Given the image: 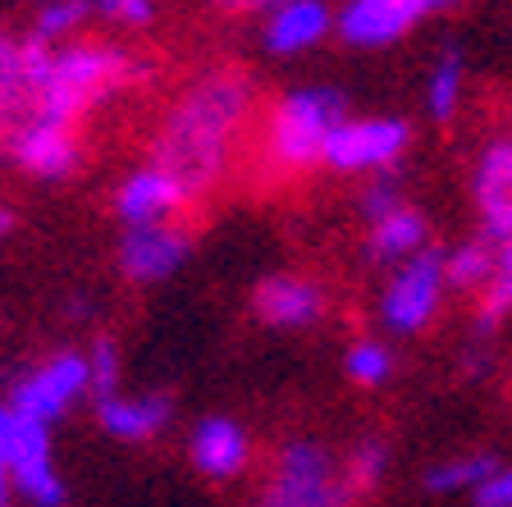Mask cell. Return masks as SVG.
<instances>
[{
	"mask_svg": "<svg viewBox=\"0 0 512 507\" xmlns=\"http://www.w3.org/2000/svg\"><path fill=\"white\" fill-rule=\"evenodd\" d=\"M215 5H220V10H275L279 0H215Z\"/></svg>",
	"mask_w": 512,
	"mask_h": 507,
	"instance_id": "cell-31",
	"label": "cell"
},
{
	"mask_svg": "<svg viewBox=\"0 0 512 507\" xmlns=\"http://www.w3.org/2000/svg\"><path fill=\"white\" fill-rule=\"evenodd\" d=\"M458 0H348L339 14H334V32H339L348 46H394L403 42L416 23H426L430 14L453 10Z\"/></svg>",
	"mask_w": 512,
	"mask_h": 507,
	"instance_id": "cell-8",
	"label": "cell"
},
{
	"mask_svg": "<svg viewBox=\"0 0 512 507\" xmlns=\"http://www.w3.org/2000/svg\"><path fill=\"white\" fill-rule=\"evenodd\" d=\"M343 370H348V380L357 389H380L394 375V352L384 343H375V338H357L348 348V357H343Z\"/></svg>",
	"mask_w": 512,
	"mask_h": 507,
	"instance_id": "cell-24",
	"label": "cell"
},
{
	"mask_svg": "<svg viewBox=\"0 0 512 507\" xmlns=\"http://www.w3.org/2000/svg\"><path fill=\"white\" fill-rule=\"evenodd\" d=\"M192 252V238L179 224L160 220V224H142V229H128L124 243H119V270L133 284H160L170 279Z\"/></svg>",
	"mask_w": 512,
	"mask_h": 507,
	"instance_id": "cell-11",
	"label": "cell"
},
{
	"mask_svg": "<svg viewBox=\"0 0 512 507\" xmlns=\"http://www.w3.org/2000/svg\"><path fill=\"white\" fill-rule=\"evenodd\" d=\"M10 498H14V480H10V471L0 466V507H10Z\"/></svg>",
	"mask_w": 512,
	"mask_h": 507,
	"instance_id": "cell-32",
	"label": "cell"
},
{
	"mask_svg": "<svg viewBox=\"0 0 512 507\" xmlns=\"http://www.w3.org/2000/svg\"><path fill=\"white\" fill-rule=\"evenodd\" d=\"M179 206H188L183 188L170 179V174H165V169H156V165L133 169V174L119 183V192H115V215L128 224V229L170 220Z\"/></svg>",
	"mask_w": 512,
	"mask_h": 507,
	"instance_id": "cell-15",
	"label": "cell"
},
{
	"mask_svg": "<svg viewBox=\"0 0 512 507\" xmlns=\"http://www.w3.org/2000/svg\"><path fill=\"white\" fill-rule=\"evenodd\" d=\"M426 238H430V224L426 215L416 211V206H398L394 215H384V220L371 224V233H366V256H371L375 265H403L412 261L416 252H426Z\"/></svg>",
	"mask_w": 512,
	"mask_h": 507,
	"instance_id": "cell-18",
	"label": "cell"
},
{
	"mask_svg": "<svg viewBox=\"0 0 512 507\" xmlns=\"http://www.w3.org/2000/svg\"><path fill=\"white\" fill-rule=\"evenodd\" d=\"M92 10H96L92 0H46L42 10H37V23H32V37H37V42H46V46L64 42L69 32L83 28Z\"/></svg>",
	"mask_w": 512,
	"mask_h": 507,
	"instance_id": "cell-25",
	"label": "cell"
},
{
	"mask_svg": "<svg viewBox=\"0 0 512 507\" xmlns=\"http://www.w3.org/2000/svg\"><path fill=\"white\" fill-rule=\"evenodd\" d=\"M10 229H14V211H5V206H0V238H5Z\"/></svg>",
	"mask_w": 512,
	"mask_h": 507,
	"instance_id": "cell-33",
	"label": "cell"
},
{
	"mask_svg": "<svg viewBox=\"0 0 512 507\" xmlns=\"http://www.w3.org/2000/svg\"><path fill=\"white\" fill-rule=\"evenodd\" d=\"M398 206H407L403 201V183H398V174H375L371 183L362 188V197H357V211H362V220L366 224H375V220H384V215H394Z\"/></svg>",
	"mask_w": 512,
	"mask_h": 507,
	"instance_id": "cell-26",
	"label": "cell"
},
{
	"mask_svg": "<svg viewBox=\"0 0 512 507\" xmlns=\"http://www.w3.org/2000/svg\"><path fill=\"white\" fill-rule=\"evenodd\" d=\"M256 507H348L339 462L330 457V448L316 444V439L284 444Z\"/></svg>",
	"mask_w": 512,
	"mask_h": 507,
	"instance_id": "cell-4",
	"label": "cell"
},
{
	"mask_svg": "<svg viewBox=\"0 0 512 507\" xmlns=\"http://www.w3.org/2000/svg\"><path fill=\"white\" fill-rule=\"evenodd\" d=\"M92 393V375H87V352H55L46 366L28 370L10 389V407L28 421H60L78 398Z\"/></svg>",
	"mask_w": 512,
	"mask_h": 507,
	"instance_id": "cell-7",
	"label": "cell"
},
{
	"mask_svg": "<svg viewBox=\"0 0 512 507\" xmlns=\"http://www.w3.org/2000/svg\"><path fill=\"white\" fill-rule=\"evenodd\" d=\"M334 28V10L325 0H279L266 14V51L270 55H298L325 42Z\"/></svg>",
	"mask_w": 512,
	"mask_h": 507,
	"instance_id": "cell-17",
	"label": "cell"
},
{
	"mask_svg": "<svg viewBox=\"0 0 512 507\" xmlns=\"http://www.w3.org/2000/svg\"><path fill=\"white\" fill-rule=\"evenodd\" d=\"M499 270V247L490 238H471V243L444 252V284L448 288H467V293H480V288L494 279Z\"/></svg>",
	"mask_w": 512,
	"mask_h": 507,
	"instance_id": "cell-19",
	"label": "cell"
},
{
	"mask_svg": "<svg viewBox=\"0 0 512 507\" xmlns=\"http://www.w3.org/2000/svg\"><path fill=\"white\" fill-rule=\"evenodd\" d=\"M87 375H92V398H110L119 393V343L115 338H96L87 348Z\"/></svg>",
	"mask_w": 512,
	"mask_h": 507,
	"instance_id": "cell-27",
	"label": "cell"
},
{
	"mask_svg": "<svg viewBox=\"0 0 512 507\" xmlns=\"http://www.w3.org/2000/svg\"><path fill=\"white\" fill-rule=\"evenodd\" d=\"M444 256L439 252H416L412 261H403L389 279L380 297V316L394 334H421L435 320L439 302H444Z\"/></svg>",
	"mask_w": 512,
	"mask_h": 507,
	"instance_id": "cell-6",
	"label": "cell"
},
{
	"mask_svg": "<svg viewBox=\"0 0 512 507\" xmlns=\"http://www.w3.org/2000/svg\"><path fill=\"white\" fill-rule=\"evenodd\" d=\"M188 457L206 480H234V476H243L247 462H252V439H247V430L238 421H229V416H206V421L192 425Z\"/></svg>",
	"mask_w": 512,
	"mask_h": 507,
	"instance_id": "cell-14",
	"label": "cell"
},
{
	"mask_svg": "<svg viewBox=\"0 0 512 507\" xmlns=\"http://www.w3.org/2000/svg\"><path fill=\"white\" fill-rule=\"evenodd\" d=\"M494 466H499V457H490V453H467V457H448V462L430 466V476H426V489H435V494H471V489H476L480 480L490 476Z\"/></svg>",
	"mask_w": 512,
	"mask_h": 507,
	"instance_id": "cell-22",
	"label": "cell"
},
{
	"mask_svg": "<svg viewBox=\"0 0 512 507\" xmlns=\"http://www.w3.org/2000/svg\"><path fill=\"white\" fill-rule=\"evenodd\" d=\"M42 5H46V0H42Z\"/></svg>",
	"mask_w": 512,
	"mask_h": 507,
	"instance_id": "cell-34",
	"label": "cell"
},
{
	"mask_svg": "<svg viewBox=\"0 0 512 507\" xmlns=\"http://www.w3.org/2000/svg\"><path fill=\"white\" fill-rule=\"evenodd\" d=\"M384 471H389V444H384V439H362V444L352 448L339 462V480H343V494H348V507L357 503V498L375 494Z\"/></svg>",
	"mask_w": 512,
	"mask_h": 507,
	"instance_id": "cell-20",
	"label": "cell"
},
{
	"mask_svg": "<svg viewBox=\"0 0 512 507\" xmlns=\"http://www.w3.org/2000/svg\"><path fill=\"white\" fill-rule=\"evenodd\" d=\"M471 201L480 215V238L494 247L512 238V138H494L480 151L471 174Z\"/></svg>",
	"mask_w": 512,
	"mask_h": 507,
	"instance_id": "cell-10",
	"label": "cell"
},
{
	"mask_svg": "<svg viewBox=\"0 0 512 507\" xmlns=\"http://www.w3.org/2000/svg\"><path fill=\"white\" fill-rule=\"evenodd\" d=\"M247 115H252L247 74H238V69L202 74L165 115L151 165L165 169L188 201H197L202 192H211L220 183L224 160L234 151L238 133L247 128Z\"/></svg>",
	"mask_w": 512,
	"mask_h": 507,
	"instance_id": "cell-1",
	"label": "cell"
},
{
	"mask_svg": "<svg viewBox=\"0 0 512 507\" xmlns=\"http://www.w3.org/2000/svg\"><path fill=\"white\" fill-rule=\"evenodd\" d=\"M348 119V101L334 87H298L275 101L266 119V156L279 169H311L325 165V147H330L334 128Z\"/></svg>",
	"mask_w": 512,
	"mask_h": 507,
	"instance_id": "cell-3",
	"label": "cell"
},
{
	"mask_svg": "<svg viewBox=\"0 0 512 507\" xmlns=\"http://www.w3.org/2000/svg\"><path fill=\"white\" fill-rule=\"evenodd\" d=\"M252 311L270 329H311L325 316V288L307 275H270L256 284Z\"/></svg>",
	"mask_w": 512,
	"mask_h": 507,
	"instance_id": "cell-13",
	"label": "cell"
},
{
	"mask_svg": "<svg viewBox=\"0 0 512 507\" xmlns=\"http://www.w3.org/2000/svg\"><path fill=\"white\" fill-rule=\"evenodd\" d=\"M96 10L124 23V28H147L151 14H156V0H96Z\"/></svg>",
	"mask_w": 512,
	"mask_h": 507,
	"instance_id": "cell-29",
	"label": "cell"
},
{
	"mask_svg": "<svg viewBox=\"0 0 512 507\" xmlns=\"http://www.w3.org/2000/svg\"><path fill=\"white\" fill-rule=\"evenodd\" d=\"M5 156H10L23 174H32V179L60 183L78 169L83 151H78L74 128L51 124V119H32V124H23L19 133H14V142L5 147Z\"/></svg>",
	"mask_w": 512,
	"mask_h": 507,
	"instance_id": "cell-12",
	"label": "cell"
},
{
	"mask_svg": "<svg viewBox=\"0 0 512 507\" xmlns=\"http://www.w3.org/2000/svg\"><path fill=\"white\" fill-rule=\"evenodd\" d=\"M503 316H512V238L499 243V270H494V279L476 293V325L480 329H494Z\"/></svg>",
	"mask_w": 512,
	"mask_h": 507,
	"instance_id": "cell-23",
	"label": "cell"
},
{
	"mask_svg": "<svg viewBox=\"0 0 512 507\" xmlns=\"http://www.w3.org/2000/svg\"><path fill=\"white\" fill-rule=\"evenodd\" d=\"M471 498H476V507H512V466L499 462L490 476L471 489Z\"/></svg>",
	"mask_w": 512,
	"mask_h": 507,
	"instance_id": "cell-28",
	"label": "cell"
},
{
	"mask_svg": "<svg viewBox=\"0 0 512 507\" xmlns=\"http://www.w3.org/2000/svg\"><path fill=\"white\" fill-rule=\"evenodd\" d=\"M142 60H133L119 46H55L51 74L42 83V101H37V119L74 128L101 96L119 92V87L138 83Z\"/></svg>",
	"mask_w": 512,
	"mask_h": 507,
	"instance_id": "cell-2",
	"label": "cell"
},
{
	"mask_svg": "<svg viewBox=\"0 0 512 507\" xmlns=\"http://www.w3.org/2000/svg\"><path fill=\"white\" fill-rule=\"evenodd\" d=\"M174 416V402L165 393H147V398H133V393H110V398L96 402V425L119 439V444H147L156 439Z\"/></svg>",
	"mask_w": 512,
	"mask_h": 507,
	"instance_id": "cell-16",
	"label": "cell"
},
{
	"mask_svg": "<svg viewBox=\"0 0 512 507\" xmlns=\"http://www.w3.org/2000/svg\"><path fill=\"white\" fill-rule=\"evenodd\" d=\"M5 471H10V480H14V494H23L32 507H64V498H69L60 471H55L51 425L28 421V416H19V412H14Z\"/></svg>",
	"mask_w": 512,
	"mask_h": 507,
	"instance_id": "cell-9",
	"label": "cell"
},
{
	"mask_svg": "<svg viewBox=\"0 0 512 507\" xmlns=\"http://www.w3.org/2000/svg\"><path fill=\"white\" fill-rule=\"evenodd\" d=\"M462 106V51L458 46H448L444 55L435 60V69H430V83H426V110L430 119H453Z\"/></svg>",
	"mask_w": 512,
	"mask_h": 507,
	"instance_id": "cell-21",
	"label": "cell"
},
{
	"mask_svg": "<svg viewBox=\"0 0 512 507\" xmlns=\"http://www.w3.org/2000/svg\"><path fill=\"white\" fill-rule=\"evenodd\" d=\"M412 128L407 119L371 115V119H343L334 128L330 147H325V165L343 169V174H384L403 160Z\"/></svg>",
	"mask_w": 512,
	"mask_h": 507,
	"instance_id": "cell-5",
	"label": "cell"
},
{
	"mask_svg": "<svg viewBox=\"0 0 512 507\" xmlns=\"http://www.w3.org/2000/svg\"><path fill=\"white\" fill-rule=\"evenodd\" d=\"M10 430H14V407L0 402V466H5V453H10Z\"/></svg>",
	"mask_w": 512,
	"mask_h": 507,
	"instance_id": "cell-30",
	"label": "cell"
}]
</instances>
